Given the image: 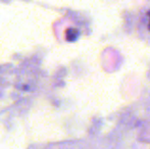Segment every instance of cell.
<instances>
[{"label": "cell", "instance_id": "cell-1", "mask_svg": "<svg viewBox=\"0 0 150 149\" xmlns=\"http://www.w3.org/2000/svg\"><path fill=\"white\" fill-rule=\"evenodd\" d=\"M79 37V31L77 29H67L65 32V38L67 41L73 42Z\"/></svg>", "mask_w": 150, "mask_h": 149}, {"label": "cell", "instance_id": "cell-2", "mask_svg": "<svg viewBox=\"0 0 150 149\" xmlns=\"http://www.w3.org/2000/svg\"><path fill=\"white\" fill-rule=\"evenodd\" d=\"M148 16H149V18H150V11L148 12ZM148 29L150 30V22H149V25H148Z\"/></svg>", "mask_w": 150, "mask_h": 149}]
</instances>
